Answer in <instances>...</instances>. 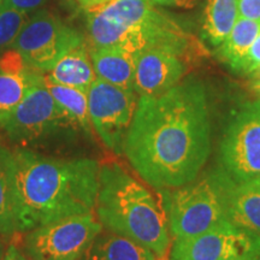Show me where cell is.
<instances>
[{"instance_id":"cell-1","label":"cell","mask_w":260,"mask_h":260,"mask_svg":"<svg viewBox=\"0 0 260 260\" xmlns=\"http://www.w3.org/2000/svg\"><path fill=\"white\" fill-rule=\"evenodd\" d=\"M211 151V123L200 83L176 84L157 96H140L123 153L155 189L197 180Z\"/></svg>"},{"instance_id":"cell-2","label":"cell","mask_w":260,"mask_h":260,"mask_svg":"<svg viewBox=\"0 0 260 260\" xmlns=\"http://www.w3.org/2000/svg\"><path fill=\"white\" fill-rule=\"evenodd\" d=\"M19 233L68 217L94 212L100 165L90 158L46 157L16 147Z\"/></svg>"},{"instance_id":"cell-3","label":"cell","mask_w":260,"mask_h":260,"mask_svg":"<svg viewBox=\"0 0 260 260\" xmlns=\"http://www.w3.org/2000/svg\"><path fill=\"white\" fill-rule=\"evenodd\" d=\"M95 214L106 230L168 256L170 230L160 195L155 197L118 162H104L99 170Z\"/></svg>"},{"instance_id":"cell-4","label":"cell","mask_w":260,"mask_h":260,"mask_svg":"<svg viewBox=\"0 0 260 260\" xmlns=\"http://www.w3.org/2000/svg\"><path fill=\"white\" fill-rule=\"evenodd\" d=\"M89 47L122 48L136 56L148 47L165 48L189 59L203 46L151 0H111L88 11Z\"/></svg>"},{"instance_id":"cell-5","label":"cell","mask_w":260,"mask_h":260,"mask_svg":"<svg viewBox=\"0 0 260 260\" xmlns=\"http://www.w3.org/2000/svg\"><path fill=\"white\" fill-rule=\"evenodd\" d=\"M230 178L220 170L171 189H159L170 234L175 239L199 235L228 222Z\"/></svg>"},{"instance_id":"cell-6","label":"cell","mask_w":260,"mask_h":260,"mask_svg":"<svg viewBox=\"0 0 260 260\" xmlns=\"http://www.w3.org/2000/svg\"><path fill=\"white\" fill-rule=\"evenodd\" d=\"M2 130L12 144L28 148L45 145L57 138H68L77 133L79 128L54 102L44 76L32 84Z\"/></svg>"},{"instance_id":"cell-7","label":"cell","mask_w":260,"mask_h":260,"mask_svg":"<svg viewBox=\"0 0 260 260\" xmlns=\"http://www.w3.org/2000/svg\"><path fill=\"white\" fill-rule=\"evenodd\" d=\"M82 44L81 32L52 12L40 10L29 17L10 48L18 51L34 69L48 73L68 52Z\"/></svg>"},{"instance_id":"cell-8","label":"cell","mask_w":260,"mask_h":260,"mask_svg":"<svg viewBox=\"0 0 260 260\" xmlns=\"http://www.w3.org/2000/svg\"><path fill=\"white\" fill-rule=\"evenodd\" d=\"M102 230L93 213L68 217L25 232L24 253L30 260H80Z\"/></svg>"},{"instance_id":"cell-9","label":"cell","mask_w":260,"mask_h":260,"mask_svg":"<svg viewBox=\"0 0 260 260\" xmlns=\"http://www.w3.org/2000/svg\"><path fill=\"white\" fill-rule=\"evenodd\" d=\"M219 164L236 183L260 178V100L243 106L226 126Z\"/></svg>"},{"instance_id":"cell-10","label":"cell","mask_w":260,"mask_h":260,"mask_svg":"<svg viewBox=\"0 0 260 260\" xmlns=\"http://www.w3.org/2000/svg\"><path fill=\"white\" fill-rule=\"evenodd\" d=\"M93 129L105 147L123 153V145L134 117L138 99L135 90L123 89L98 79L87 90Z\"/></svg>"},{"instance_id":"cell-11","label":"cell","mask_w":260,"mask_h":260,"mask_svg":"<svg viewBox=\"0 0 260 260\" xmlns=\"http://www.w3.org/2000/svg\"><path fill=\"white\" fill-rule=\"evenodd\" d=\"M169 260H260V237L228 220L199 235L175 239Z\"/></svg>"},{"instance_id":"cell-12","label":"cell","mask_w":260,"mask_h":260,"mask_svg":"<svg viewBox=\"0 0 260 260\" xmlns=\"http://www.w3.org/2000/svg\"><path fill=\"white\" fill-rule=\"evenodd\" d=\"M193 61L165 48L148 47L135 56L134 90L140 96H157L178 84Z\"/></svg>"},{"instance_id":"cell-13","label":"cell","mask_w":260,"mask_h":260,"mask_svg":"<svg viewBox=\"0 0 260 260\" xmlns=\"http://www.w3.org/2000/svg\"><path fill=\"white\" fill-rule=\"evenodd\" d=\"M226 207L229 222L260 237V178L242 183L230 180Z\"/></svg>"},{"instance_id":"cell-14","label":"cell","mask_w":260,"mask_h":260,"mask_svg":"<svg viewBox=\"0 0 260 260\" xmlns=\"http://www.w3.org/2000/svg\"><path fill=\"white\" fill-rule=\"evenodd\" d=\"M19 193L14 152L0 145V235L19 233Z\"/></svg>"},{"instance_id":"cell-15","label":"cell","mask_w":260,"mask_h":260,"mask_svg":"<svg viewBox=\"0 0 260 260\" xmlns=\"http://www.w3.org/2000/svg\"><path fill=\"white\" fill-rule=\"evenodd\" d=\"M89 56L98 79L134 90L135 56L115 47H89Z\"/></svg>"},{"instance_id":"cell-16","label":"cell","mask_w":260,"mask_h":260,"mask_svg":"<svg viewBox=\"0 0 260 260\" xmlns=\"http://www.w3.org/2000/svg\"><path fill=\"white\" fill-rule=\"evenodd\" d=\"M153 252L118 234L100 232L80 260H155Z\"/></svg>"},{"instance_id":"cell-17","label":"cell","mask_w":260,"mask_h":260,"mask_svg":"<svg viewBox=\"0 0 260 260\" xmlns=\"http://www.w3.org/2000/svg\"><path fill=\"white\" fill-rule=\"evenodd\" d=\"M48 73L50 74L47 77L53 82L73 87L86 93L96 80L90 60L89 48H87L86 42L68 52Z\"/></svg>"},{"instance_id":"cell-18","label":"cell","mask_w":260,"mask_h":260,"mask_svg":"<svg viewBox=\"0 0 260 260\" xmlns=\"http://www.w3.org/2000/svg\"><path fill=\"white\" fill-rule=\"evenodd\" d=\"M44 73L31 69L23 74L0 70V129L27 95L32 84L44 79Z\"/></svg>"},{"instance_id":"cell-19","label":"cell","mask_w":260,"mask_h":260,"mask_svg":"<svg viewBox=\"0 0 260 260\" xmlns=\"http://www.w3.org/2000/svg\"><path fill=\"white\" fill-rule=\"evenodd\" d=\"M45 83L53 96L54 102L63 110L68 118L79 130H82L84 134L92 135L93 125L89 118L87 93L73 87L53 82L47 76H45Z\"/></svg>"},{"instance_id":"cell-20","label":"cell","mask_w":260,"mask_h":260,"mask_svg":"<svg viewBox=\"0 0 260 260\" xmlns=\"http://www.w3.org/2000/svg\"><path fill=\"white\" fill-rule=\"evenodd\" d=\"M239 18V0H209L205 12L204 30L211 44L225 40Z\"/></svg>"},{"instance_id":"cell-21","label":"cell","mask_w":260,"mask_h":260,"mask_svg":"<svg viewBox=\"0 0 260 260\" xmlns=\"http://www.w3.org/2000/svg\"><path fill=\"white\" fill-rule=\"evenodd\" d=\"M259 32L260 21H253V19L243 17L237 18L232 31L220 44L219 56L222 60L234 69L239 64V61L246 56Z\"/></svg>"},{"instance_id":"cell-22","label":"cell","mask_w":260,"mask_h":260,"mask_svg":"<svg viewBox=\"0 0 260 260\" xmlns=\"http://www.w3.org/2000/svg\"><path fill=\"white\" fill-rule=\"evenodd\" d=\"M28 19L27 12L0 5V54L11 47Z\"/></svg>"},{"instance_id":"cell-23","label":"cell","mask_w":260,"mask_h":260,"mask_svg":"<svg viewBox=\"0 0 260 260\" xmlns=\"http://www.w3.org/2000/svg\"><path fill=\"white\" fill-rule=\"evenodd\" d=\"M260 67V32L256 37L252 46L249 47L246 56L239 61V64L234 68V70L240 71L242 74L251 75L253 71Z\"/></svg>"},{"instance_id":"cell-24","label":"cell","mask_w":260,"mask_h":260,"mask_svg":"<svg viewBox=\"0 0 260 260\" xmlns=\"http://www.w3.org/2000/svg\"><path fill=\"white\" fill-rule=\"evenodd\" d=\"M46 2L47 0H2L0 5L29 14L42 8Z\"/></svg>"},{"instance_id":"cell-25","label":"cell","mask_w":260,"mask_h":260,"mask_svg":"<svg viewBox=\"0 0 260 260\" xmlns=\"http://www.w3.org/2000/svg\"><path fill=\"white\" fill-rule=\"evenodd\" d=\"M239 16L260 21V0H239Z\"/></svg>"},{"instance_id":"cell-26","label":"cell","mask_w":260,"mask_h":260,"mask_svg":"<svg viewBox=\"0 0 260 260\" xmlns=\"http://www.w3.org/2000/svg\"><path fill=\"white\" fill-rule=\"evenodd\" d=\"M154 5L161 6H178V8H193L197 5L198 0H151Z\"/></svg>"},{"instance_id":"cell-27","label":"cell","mask_w":260,"mask_h":260,"mask_svg":"<svg viewBox=\"0 0 260 260\" xmlns=\"http://www.w3.org/2000/svg\"><path fill=\"white\" fill-rule=\"evenodd\" d=\"M111 2V0H77V3L82 6L83 9L88 10V11H93L100 6L105 5L106 3Z\"/></svg>"},{"instance_id":"cell-28","label":"cell","mask_w":260,"mask_h":260,"mask_svg":"<svg viewBox=\"0 0 260 260\" xmlns=\"http://www.w3.org/2000/svg\"><path fill=\"white\" fill-rule=\"evenodd\" d=\"M4 260H27V258L22 254V252L19 251L17 247L11 245L6 249Z\"/></svg>"},{"instance_id":"cell-29","label":"cell","mask_w":260,"mask_h":260,"mask_svg":"<svg viewBox=\"0 0 260 260\" xmlns=\"http://www.w3.org/2000/svg\"><path fill=\"white\" fill-rule=\"evenodd\" d=\"M251 77L252 80L254 81V83H260V67L256 70L253 71L251 74Z\"/></svg>"},{"instance_id":"cell-30","label":"cell","mask_w":260,"mask_h":260,"mask_svg":"<svg viewBox=\"0 0 260 260\" xmlns=\"http://www.w3.org/2000/svg\"><path fill=\"white\" fill-rule=\"evenodd\" d=\"M5 247H4V243H3L2 240H0V260H4V256H5Z\"/></svg>"},{"instance_id":"cell-31","label":"cell","mask_w":260,"mask_h":260,"mask_svg":"<svg viewBox=\"0 0 260 260\" xmlns=\"http://www.w3.org/2000/svg\"><path fill=\"white\" fill-rule=\"evenodd\" d=\"M254 88L260 93V83H254Z\"/></svg>"},{"instance_id":"cell-32","label":"cell","mask_w":260,"mask_h":260,"mask_svg":"<svg viewBox=\"0 0 260 260\" xmlns=\"http://www.w3.org/2000/svg\"><path fill=\"white\" fill-rule=\"evenodd\" d=\"M155 260H169V259H168V256H162V258H158L157 256V259Z\"/></svg>"},{"instance_id":"cell-33","label":"cell","mask_w":260,"mask_h":260,"mask_svg":"<svg viewBox=\"0 0 260 260\" xmlns=\"http://www.w3.org/2000/svg\"><path fill=\"white\" fill-rule=\"evenodd\" d=\"M0 3H2V0H0Z\"/></svg>"}]
</instances>
